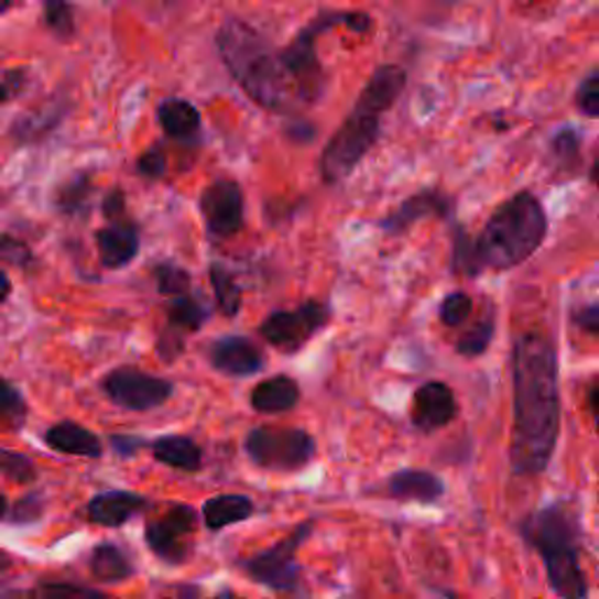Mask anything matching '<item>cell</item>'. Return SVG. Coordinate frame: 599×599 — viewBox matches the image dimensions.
Here are the masks:
<instances>
[{"instance_id": "cell-1", "label": "cell", "mask_w": 599, "mask_h": 599, "mask_svg": "<svg viewBox=\"0 0 599 599\" xmlns=\"http://www.w3.org/2000/svg\"><path fill=\"white\" fill-rule=\"evenodd\" d=\"M559 436V380L555 345L541 333H524L513 347V440L518 476L546 471Z\"/></svg>"}, {"instance_id": "cell-2", "label": "cell", "mask_w": 599, "mask_h": 599, "mask_svg": "<svg viewBox=\"0 0 599 599\" xmlns=\"http://www.w3.org/2000/svg\"><path fill=\"white\" fill-rule=\"evenodd\" d=\"M216 45L232 78L249 97L272 112H288L300 104L297 87L281 54L241 19H228L216 35Z\"/></svg>"}, {"instance_id": "cell-3", "label": "cell", "mask_w": 599, "mask_h": 599, "mask_svg": "<svg viewBox=\"0 0 599 599\" xmlns=\"http://www.w3.org/2000/svg\"><path fill=\"white\" fill-rule=\"evenodd\" d=\"M548 218L541 202L520 193L503 202L487 220L484 230L476 241V253L482 270H511L527 260L546 237Z\"/></svg>"}, {"instance_id": "cell-4", "label": "cell", "mask_w": 599, "mask_h": 599, "mask_svg": "<svg viewBox=\"0 0 599 599\" xmlns=\"http://www.w3.org/2000/svg\"><path fill=\"white\" fill-rule=\"evenodd\" d=\"M524 536L538 551L543 565H546L548 584L553 592L562 599H586L588 580L578 565L576 530L569 513L559 505L532 515L522 527Z\"/></svg>"}, {"instance_id": "cell-5", "label": "cell", "mask_w": 599, "mask_h": 599, "mask_svg": "<svg viewBox=\"0 0 599 599\" xmlns=\"http://www.w3.org/2000/svg\"><path fill=\"white\" fill-rule=\"evenodd\" d=\"M370 24H372L370 17L363 12H326L322 17H316L286 50L279 52L281 62H284L297 87L300 104L318 101L326 89V70L322 62H318L316 37L335 26H347L356 33H366L370 31Z\"/></svg>"}, {"instance_id": "cell-6", "label": "cell", "mask_w": 599, "mask_h": 599, "mask_svg": "<svg viewBox=\"0 0 599 599\" xmlns=\"http://www.w3.org/2000/svg\"><path fill=\"white\" fill-rule=\"evenodd\" d=\"M380 112L368 110L356 104L342 127L335 131L322 155V176L326 183L345 181L356 164H359L368 150L380 139Z\"/></svg>"}, {"instance_id": "cell-7", "label": "cell", "mask_w": 599, "mask_h": 599, "mask_svg": "<svg viewBox=\"0 0 599 599\" xmlns=\"http://www.w3.org/2000/svg\"><path fill=\"white\" fill-rule=\"evenodd\" d=\"M247 453L270 471H297L312 461L314 438L300 428H253Z\"/></svg>"}, {"instance_id": "cell-8", "label": "cell", "mask_w": 599, "mask_h": 599, "mask_svg": "<svg viewBox=\"0 0 599 599\" xmlns=\"http://www.w3.org/2000/svg\"><path fill=\"white\" fill-rule=\"evenodd\" d=\"M312 534V524H300V527L279 541L276 546L262 551L249 559L241 562L243 571H247L255 584L272 588L276 592H291L297 586V548L303 546L307 536Z\"/></svg>"}, {"instance_id": "cell-9", "label": "cell", "mask_w": 599, "mask_h": 599, "mask_svg": "<svg viewBox=\"0 0 599 599\" xmlns=\"http://www.w3.org/2000/svg\"><path fill=\"white\" fill-rule=\"evenodd\" d=\"M106 396L127 410H150L162 405L174 393L172 382L131 368L112 370L104 380Z\"/></svg>"}, {"instance_id": "cell-10", "label": "cell", "mask_w": 599, "mask_h": 599, "mask_svg": "<svg viewBox=\"0 0 599 599\" xmlns=\"http://www.w3.org/2000/svg\"><path fill=\"white\" fill-rule=\"evenodd\" d=\"M330 318V312L318 305L307 303L295 312H274L260 326L262 337L274 347L281 349H297L303 347L314 333L322 330Z\"/></svg>"}, {"instance_id": "cell-11", "label": "cell", "mask_w": 599, "mask_h": 599, "mask_svg": "<svg viewBox=\"0 0 599 599\" xmlns=\"http://www.w3.org/2000/svg\"><path fill=\"white\" fill-rule=\"evenodd\" d=\"M206 228L216 237H232L243 222V197L232 181H216L202 193L199 199Z\"/></svg>"}, {"instance_id": "cell-12", "label": "cell", "mask_w": 599, "mask_h": 599, "mask_svg": "<svg viewBox=\"0 0 599 599\" xmlns=\"http://www.w3.org/2000/svg\"><path fill=\"white\" fill-rule=\"evenodd\" d=\"M197 515L190 505H172L162 518L148 522L145 541L162 559L181 562L185 559V536L195 532Z\"/></svg>"}, {"instance_id": "cell-13", "label": "cell", "mask_w": 599, "mask_h": 599, "mask_svg": "<svg viewBox=\"0 0 599 599\" xmlns=\"http://www.w3.org/2000/svg\"><path fill=\"white\" fill-rule=\"evenodd\" d=\"M457 415L455 393L443 382H426L412 401V420L422 431H434L453 422Z\"/></svg>"}, {"instance_id": "cell-14", "label": "cell", "mask_w": 599, "mask_h": 599, "mask_svg": "<svg viewBox=\"0 0 599 599\" xmlns=\"http://www.w3.org/2000/svg\"><path fill=\"white\" fill-rule=\"evenodd\" d=\"M453 211V202L445 197L438 190H424L417 193L415 197L405 199L396 211L389 214L382 220V228L391 235H401L405 232L410 225H415L422 218H445Z\"/></svg>"}, {"instance_id": "cell-15", "label": "cell", "mask_w": 599, "mask_h": 599, "mask_svg": "<svg viewBox=\"0 0 599 599\" xmlns=\"http://www.w3.org/2000/svg\"><path fill=\"white\" fill-rule=\"evenodd\" d=\"M211 363L216 370L232 374V378H247V374L258 372L265 359H262L260 349L251 340H247V337L232 335L214 342Z\"/></svg>"}, {"instance_id": "cell-16", "label": "cell", "mask_w": 599, "mask_h": 599, "mask_svg": "<svg viewBox=\"0 0 599 599\" xmlns=\"http://www.w3.org/2000/svg\"><path fill=\"white\" fill-rule=\"evenodd\" d=\"M405 83H407V75L401 66H393V64H386L382 68H378L372 73V78L368 80V85L363 87L361 97H359V106L368 108V110H374V112H386L393 104L399 101V97L405 89Z\"/></svg>"}, {"instance_id": "cell-17", "label": "cell", "mask_w": 599, "mask_h": 599, "mask_svg": "<svg viewBox=\"0 0 599 599\" xmlns=\"http://www.w3.org/2000/svg\"><path fill=\"white\" fill-rule=\"evenodd\" d=\"M99 243V255L106 268H124L139 253V232L134 225H110V228L99 230L97 235Z\"/></svg>"}, {"instance_id": "cell-18", "label": "cell", "mask_w": 599, "mask_h": 599, "mask_svg": "<svg viewBox=\"0 0 599 599\" xmlns=\"http://www.w3.org/2000/svg\"><path fill=\"white\" fill-rule=\"evenodd\" d=\"M145 509V499L131 492H106L94 497L87 505L89 520L101 524V527H118L127 522L131 515Z\"/></svg>"}, {"instance_id": "cell-19", "label": "cell", "mask_w": 599, "mask_h": 599, "mask_svg": "<svg viewBox=\"0 0 599 599\" xmlns=\"http://www.w3.org/2000/svg\"><path fill=\"white\" fill-rule=\"evenodd\" d=\"M386 490L391 497L403 501H420L434 503L443 494V480L428 471H417V468H405V471L393 473L389 478Z\"/></svg>"}, {"instance_id": "cell-20", "label": "cell", "mask_w": 599, "mask_h": 599, "mask_svg": "<svg viewBox=\"0 0 599 599\" xmlns=\"http://www.w3.org/2000/svg\"><path fill=\"white\" fill-rule=\"evenodd\" d=\"M300 401V386L295 380L284 378H270L260 382L251 393V405L262 412V415H276V412H286L295 407Z\"/></svg>"}, {"instance_id": "cell-21", "label": "cell", "mask_w": 599, "mask_h": 599, "mask_svg": "<svg viewBox=\"0 0 599 599\" xmlns=\"http://www.w3.org/2000/svg\"><path fill=\"white\" fill-rule=\"evenodd\" d=\"M47 445L56 453L64 455H78V457H99L101 455V440L91 434V431L73 424L62 422L47 431L45 436Z\"/></svg>"}, {"instance_id": "cell-22", "label": "cell", "mask_w": 599, "mask_h": 599, "mask_svg": "<svg viewBox=\"0 0 599 599\" xmlns=\"http://www.w3.org/2000/svg\"><path fill=\"white\" fill-rule=\"evenodd\" d=\"M253 513V503L241 494H220L204 503L202 515L209 530H222L228 524L247 520Z\"/></svg>"}, {"instance_id": "cell-23", "label": "cell", "mask_w": 599, "mask_h": 599, "mask_svg": "<svg viewBox=\"0 0 599 599\" xmlns=\"http://www.w3.org/2000/svg\"><path fill=\"white\" fill-rule=\"evenodd\" d=\"M153 455L157 461L178 468V471H197L202 466V449L183 436H164L155 440Z\"/></svg>"}, {"instance_id": "cell-24", "label": "cell", "mask_w": 599, "mask_h": 599, "mask_svg": "<svg viewBox=\"0 0 599 599\" xmlns=\"http://www.w3.org/2000/svg\"><path fill=\"white\" fill-rule=\"evenodd\" d=\"M160 124L168 137L174 139H187L199 129V112L193 104L183 99H168L160 106Z\"/></svg>"}, {"instance_id": "cell-25", "label": "cell", "mask_w": 599, "mask_h": 599, "mask_svg": "<svg viewBox=\"0 0 599 599\" xmlns=\"http://www.w3.org/2000/svg\"><path fill=\"white\" fill-rule=\"evenodd\" d=\"M91 571L99 580H104V584H118V580L131 576V565L118 546L101 543V546H97L91 553Z\"/></svg>"}, {"instance_id": "cell-26", "label": "cell", "mask_w": 599, "mask_h": 599, "mask_svg": "<svg viewBox=\"0 0 599 599\" xmlns=\"http://www.w3.org/2000/svg\"><path fill=\"white\" fill-rule=\"evenodd\" d=\"M211 284H214V293H216L220 312L235 316L241 305V288L235 281V276L222 265H211Z\"/></svg>"}, {"instance_id": "cell-27", "label": "cell", "mask_w": 599, "mask_h": 599, "mask_svg": "<svg viewBox=\"0 0 599 599\" xmlns=\"http://www.w3.org/2000/svg\"><path fill=\"white\" fill-rule=\"evenodd\" d=\"M166 314H168V322H172L174 326H181L187 330H197L206 322V316H209V312L204 309L202 303H197L195 297H187V295H181L174 300V303H168Z\"/></svg>"}, {"instance_id": "cell-28", "label": "cell", "mask_w": 599, "mask_h": 599, "mask_svg": "<svg viewBox=\"0 0 599 599\" xmlns=\"http://www.w3.org/2000/svg\"><path fill=\"white\" fill-rule=\"evenodd\" d=\"M26 417V403L10 382L0 378V426H22Z\"/></svg>"}, {"instance_id": "cell-29", "label": "cell", "mask_w": 599, "mask_h": 599, "mask_svg": "<svg viewBox=\"0 0 599 599\" xmlns=\"http://www.w3.org/2000/svg\"><path fill=\"white\" fill-rule=\"evenodd\" d=\"M494 335V322L492 318H487V322L473 326L468 333H464L457 340V351L464 356H478L487 349V345L492 342Z\"/></svg>"}, {"instance_id": "cell-30", "label": "cell", "mask_w": 599, "mask_h": 599, "mask_svg": "<svg viewBox=\"0 0 599 599\" xmlns=\"http://www.w3.org/2000/svg\"><path fill=\"white\" fill-rule=\"evenodd\" d=\"M455 270L466 276H476L482 272L476 253V241L466 232H457L455 237Z\"/></svg>"}, {"instance_id": "cell-31", "label": "cell", "mask_w": 599, "mask_h": 599, "mask_svg": "<svg viewBox=\"0 0 599 599\" xmlns=\"http://www.w3.org/2000/svg\"><path fill=\"white\" fill-rule=\"evenodd\" d=\"M0 473L17 482H31L35 478V466L24 455L12 453V449H0Z\"/></svg>"}, {"instance_id": "cell-32", "label": "cell", "mask_w": 599, "mask_h": 599, "mask_svg": "<svg viewBox=\"0 0 599 599\" xmlns=\"http://www.w3.org/2000/svg\"><path fill=\"white\" fill-rule=\"evenodd\" d=\"M473 312L471 297L464 293H453L445 297V303L440 307V318L445 326H461L468 316Z\"/></svg>"}, {"instance_id": "cell-33", "label": "cell", "mask_w": 599, "mask_h": 599, "mask_svg": "<svg viewBox=\"0 0 599 599\" xmlns=\"http://www.w3.org/2000/svg\"><path fill=\"white\" fill-rule=\"evenodd\" d=\"M576 106L588 118H599V70H592L588 78L578 85Z\"/></svg>"}, {"instance_id": "cell-34", "label": "cell", "mask_w": 599, "mask_h": 599, "mask_svg": "<svg viewBox=\"0 0 599 599\" xmlns=\"http://www.w3.org/2000/svg\"><path fill=\"white\" fill-rule=\"evenodd\" d=\"M155 276H157L160 293L164 295H183L187 286H190V274L176 265H160Z\"/></svg>"}, {"instance_id": "cell-35", "label": "cell", "mask_w": 599, "mask_h": 599, "mask_svg": "<svg viewBox=\"0 0 599 599\" xmlns=\"http://www.w3.org/2000/svg\"><path fill=\"white\" fill-rule=\"evenodd\" d=\"M45 19L56 35L68 37L73 33V12L66 0H45Z\"/></svg>"}, {"instance_id": "cell-36", "label": "cell", "mask_w": 599, "mask_h": 599, "mask_svg": "<svg viewBox=\"0 0 599 599\" xmlns=\"http://www.w3.org/2000/svg\"><path fill=\"white\" fill-rule=\"evenodd\" d=\"M43 599H108L106 595L97 592V590H87V588H78V586H45L43 588Z\"/></svg>"}, {"instance_id": "cell-37", "label": "cell", "mask_w": 599, "mask_h": 599, "mask_svg": "<svg viewBox=\"0 0 599 599\" xmlns=\"http://www.w3.org/2000/svg\"><path fill=\"white\" fill-rule=\"evenodd\" d=\"M0 258L14 262V265H26L31 253H29V249L24 247L22 241H14L10 237H3V239H0Z\"/></svg>"}, {"instance_id": "cell-38", "label": "cell", "mask_w": 599, "mask_h": 599, "mask_svg": "<svg viewBox=\"0 0 599 599\" xmlns=\"http://www.w3.org/2000/svg\"><path fill=\"white\" fill-rule=\"evenodd\" d=\"M166 168V160L162 153H157V150H150V153H145L139 162V172L148 178H157L164 174Z\"/></svg>"}, {"instance_id": "cell-39", "label": "cell", "mask_w": 599, "mask_h": 599, "mask_svg": "<svg viewBox=\"0 0 599 599\" xmlns=\"http://www.w3.org/2000/svg\"><path fill=\"white\" fill-rule=\"evenodd\" d=\"M553 148L555 153L562 155V157H569V155H576L578 153V137L574 129H565L562 134L553 141Z\"/></svg>"}, {"instance_id": "cell-40", "label": "cell", "mask_w": 599, "mask_h": 599, "mask_svg": "<svg viewBox=\"0 0 599 599\" xmlns=\"http://www.w3.org/2000/svg\"><path fill=\"white\" fill-rule=\"evenodd\" d=\"M576 324L584 328L586 333L599 337V305L595 307H584L576 314Z\"/></svg>"}, {"instance_id": "cell-41", "label": "cell", "mask_w": 599, "mask_h": 599, "mask_svg": "<svg viewBox=\"0 0 599 599\" xmlns=\"http://www.w3.org/2000/svg\"><path fill=\"white\" fill-rule=\"evenodd\" d=\"M120 204H122V197H120V193H116V195H112V197H108V202H106V214H108V216H110L112 211H116V214H118V211L122 209V206H120Z\"/></svg>"}, {"instance_id": "cell-42", "label": "cell", "mask_w": 599, "mask_h": 599, "mask_svg": "<svg viewBox=\"0 0 599 599\" xmlns=\"http://www.w3.org/2000/svg\"><path fill=\"white\" fill-rule=\"evenodd\" d=\"M10 291H12L10 279H8V274L3 270H0V303H3V300L10 295Z\"/></svg>"}, {"instance_id": "cell-43", "label": "cell", "mask_w": 599, "mask_h": 599, "mask_svg": "<svg viewBox=\"0 0 599 599\" xmlns=\"http://www.w3.org/2000/svg\"><path fill=\"white\" fill-rule=\"evenodd\" d=\"M588 401H590V407L595 410V415L599 417V382L592 386V391H590V396H588Z\"/></svg>"}, {"instance_id": "cell-44", "label": "cell", "mask_w": 599, "mask_h": 599, "mask_svg": "<svg viewBox=\"0 0 599 599\" xmlns=\"http://www.w3.org/2000/svg\"><path fill=\"white\" fill-rule=\"evenodd\" d=\"M6 511H8V499H6V494H0V520L6 518Z\"/></svg>"}, {"instance_id": "cell-45", "label": "cell", "mask_w": 599, "mask_h": 599, "mask_svg": "<svg viewBox=\"0 0 599 599\" xmlns=\"http://www.w3.org/2000/svg\"><path fill=\"white\" fill-rule=\"evenodd\" d=\"M592 181H595L597 187H599V157L595 160V166H592Z\"/></svg>"}, {"instance_id": "cell-46", "label": "cell", "mask_w": 599, "mask_h": 599, "mask_svg": "<svg viewBox=\"0 0 599 599\" xmlns=\"http://www.w3.org/2000/svg\"><path fill=\"white\" fill-rule=\"evenodd\" d=\"M216 599H239V597H235V595H232V592H228V590H222V592H220Z\"/></svg>"}, {"instance_id": "cell-47", "label": "cell", "mask_w": 599, "mask_h": 599, "mask_svg": "<svg viewBox=\"0 0 599 599\" xmlns=\"http://www.w3.org/2000/svg\"><path fill=\"white\" fill-rule=\"evenodd\" d=\"M12 6V0H0V14H3Z\"/></svg>"}, {"instance_id": "cell-48", "label": "cell", "mask_w": 599, "mask_h": 599, "mask_svg": "<svg viewBox=\"0 0 599 599\" xmlns=\"http://www.w3.org/2000/svg\"><path fill=\"white\" fill-rule=\"evenodd\" d=\"M8 99V89L3 87V83H0V104H3Z\"/></svg>"}, {"instance_id": "cell-49", "label": "cell", "mask_w": 599, "mask_h": 599, "mask_svg": "<svg viewBox=\"0 0 599 599\" xmlns=\"http://www.w3.org/2000/svg\"><path fill=\"white\" fill-rule=\"evenodd\" d=\"M166 599H193V597H187V595H185V597H166Z\"/></svg>"}]
</instances>
